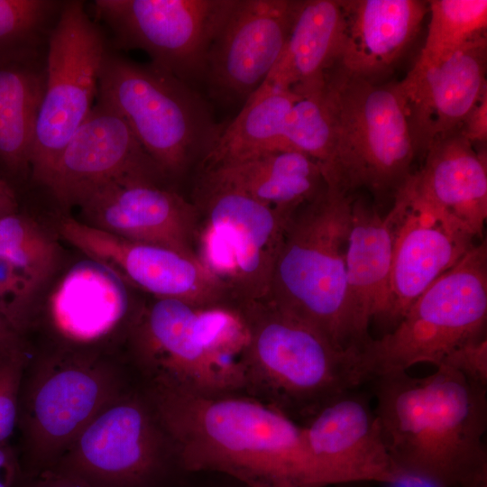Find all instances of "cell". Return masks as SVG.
Segmentation results:
<instances>
[{
    "label": "cell",
    "instance_id": "obj_15",
    "mask_svg": "<svg viewBox=\"0 0 487 487\" xmlns=\"http://www.w3.org/2000/svg\"><path fill=\"white\" fill-rule=\"evenodd\" d=\"M299 0H234L206 60L210 94L226 103L244 102L276 65L286 44Z\"/></svg>",
    "mask_w": 487,
    "mask_h": 487
},
{
    "label": "cell",
    "instance_id": "obj_41",
    "mask_svg": "<svg viewBox=\"0 0 487 487\" xmlns=\"http://www.w3.org/2000/svg\"><path fill=\"white\" fill-rule=\"evenodd\" d=\"M18 200L14 186L0 174V219L17 212Z\"/></svg>",
    "mask_w": 487,
    "mask_h": 487
},
{
    "label": "cell",
    "instance_id": "obj_38",
    "mask_svg": "<svg viewBox=\"0 0 487 487\" xmlns=\"http://www.w3.org/2000/svg\"><path fill=\"white\" fill-rule=\"evenodd\" d=\"M22 473L17 449L0 443V487H14Z\"/></svg>",
    "mask_w": 487,
    "mask_h": 487
},
{
    "label": "cell",
    "instance_id": "obj_35",
    "mask_svg": "<svg viewBox=\"0 0 487 487\" xmlns=\"http://www.w3.org/2000/svg\"><path fill=\"white\" fill-rule=\"evenodd\" d=\"M467 141L475 143H486L487 141V90L465 116L458 131Z\"/></svg>",
    "mask_w": 487,
    "mask_h": 487
},
{
    "label": "cell",
    "instance_id": "obj_29",
    "mask_svg": "<svg viewBox=\"0 0 487 487\" xmlns=\"http://www.w3.org/2000/svg\"><path fill=\"white\" fill-rule=\"evenodd\" d=\"M65 1L0 0V65L46 57Z\"/></svg>",
    "mask_w": 487,
    "mask_h": 487
},
{
    "label": "cell",
    "instance_id": "obj_40",
    "mask_svg": "<svg viewBox=\"0 0 487 487\" xmlns=\"http://www.w3.org/2000/svg\"><path fill=\"white\" fill-rule=\"evenodd\" d=\"M25 347L23 335L0 315V358Z\"/></svg>",
    "mask_w": 487,
    "mask_h": 487
},
{
    "label": "cell",
    "instance_id": "obj_13",
    "mask_svg": "<svg viewBox=\"0 0 487 487\" xmlns=\"http://www.w3.org/2000/svg\"><path fill=\"white\" fill-rule=\"evenodd\" d=\"M234 0H96L113 50H141L181 81L204 78L210 44Z\"/></svg>",
    "mask_w": 487,
    "mask_h": 487
},
{
    "label": "cell",
    "instance_id": "obj_27",
    "mask_svg": "<svg viewBox=\"0 0 487 487\" xmlns=\"http://www.w3.org/2000/svg\"><path fill=\"white\" fill-rule=\"evenodd\" d=\"M46 57L0 65V174L31 177V155L45 84Z\"/></svg>",
    "mask_w": 487,
    "mask_h": 487
},
{
    "label": "cell",
    "instance_id": "obj_1",
    "mask_svg": "<svg viewBox=\"0 0 487 487\" xmlns=\"http://www.w3.org/2000/svg\"><path fill=\"white\" fill-rule=\"evenodd\" d=\"M185 473L216 472L250 487H316L303 427L245 394L142 389Z\"/></svg>",
    "mask_w": 487,
    "mask_h": 487
},
{
    "label": "cell",
    "instance_id": "obj_43",
    "mask_svg": "<svg viewBox=\"0 0 487 487\" xmlns=\"http://www.w3.org/2000/svg\"><path fill=\"white\" fill-rule=\"evenodd\" d=\"M355 484L357 483H339V484L326 485L323 487H357L355 486Z\"/></svg>",
    "mask_w": 487,
    "mask_h": 487
},
{
    "label": "cell",
    "instance_id": "obj_20",
    "mask_svg": "<svg viewBox=\"0 0 487 487\" xmlns=\"http://www.w3.org/2000/svg\"><path fill=\"white\" fill-rule=\"evenodd\" d=\"M487 38L481 33L451 56L429 66H413L398 86L418 151L460 130L487 90Z\"/></svg>",
    "mask_w": 487,
    "mask_h": 487
},
{
    "label": "cell",
    "instance_id": "obj_4",
    "mask_svg": "<svg viewBox=\"0 0 487 487\" xmlns=\"http://www.w3.org/2000/svg\"><path fill=\"white\" fill-rule=\"evenodd\" d=\"M352 194L326 188L286 222L266 299L306 320L336 346L363 351L350 317L345 254Z\"/></svg>",
    "mask_w": 487,
    "mask_h": 487
},
{
    "label": "cell",
    "instance_id": "obj_31",
    "mask_svg": "<svg viewBox=\"0 0 487 487\" xmlns=\"http://www.w3.org/2000/svg\"><path fill=\"white\" fill-rule=\"evenodd\" d=\"M0 257L39 287L54 272L60 250L54 239L35 221L15 212L0 219Z\"/></svg>",
    "mask_w": 487,
    "mask_h": 487
},
{
    "label": "cell",
    "instance_id": "obj_9",
    "mask_svg": "<svg viewBox=\"0 0 487 487\" xmlns=\"http://www.w3.org/2000/svg\"><path fill=\"white\" fill-rule=\"evenodd\" d=\"M487 243L476 244L409 306L392 330L361 353L369 381L421 363L439 366L461 344L486 334Z\"/></svg>",
    "mask_w": 487,
    "mask_h": 487
},
{
    "label": "cell",
    "instance_id": "obj_32",
    "mask_svg": "<svg viewBox=\"0 0 487 487\" xmlns=\"http://www.w3.org/2000/svg\"><path fill=\"white\" fill-rule=\"evenodd\" d=\"M323 91L300 96L285 122L283 140L287 151H296L315 160L326 181L332 162V126Z\"/></svg>",
    "mask_w": 487,
    "mask_h": 487
},
{
    "label": "cell",
    "instance_id": "obj_33",
    "mask_svg": "<svg viewBox=\"0 0 487 487\" xmlns=\"http://www.w3.org/2000/svg\"><path fill=\"white\" fill-rule=\"evenodd\" d=\"M28 360L27 347L0 358V443H9L16 429L20 389Z\"/></svg>",
    "mask_w": 487,
    "mask_h": 487
},
{
    "label": "cell",
    "instance_id": "obj_3",
    "mask_svg": "<svg viewBox=\"0 0 487 487\" xmlns=\"http://www.w3.org/2000/svg\"><path fill=\"white\" fill-rule=\"evenodd\" d=\"M237 307L248 330L245 395L306 424L368 381L361 352L339 348L295 314L268 299Z\"/></svg>",
    "mask_w": 487,
    "mask_h": 487
},
{
    "label": "cell",
    "instance_id": "obj_26",
    "mask_svg": "<svg viewBox=\"0 0 487 487\" xmlns=\"http://www.w3.org/2000/svg\"><path fill=\"white\" fill-rule=\"evenodd\" d=\"M200 175L289 215L326 188L320 165L296 151L266 153Z\"/></svg>",
    "mask_w": 487,
    "mask_h": 487
},
{
    "label": "cell",
    "instance_id": "obj_7",
    "mask_svg": "<svg viewBox=\"0 0 487 487\" xmlns=\"http://www.w3.org/2000/svg\"><path fill=\"white\" fill-rule=\"evenodd\" d=\"M131 389L127 373L96 351L69 347L29 357L16 424L23 473L52 469L87 425Z\"/></svg>",
    "mask_w": 487,
    "mask_h": 487
},
{
    "label": "cell",
    "instance_id": "obj_34",
    "mask_svg": "<svg viewBox=\"0 0 487 487\" xmlns=\"http://www.w3.org/2000/svg\"><path fill=\"white\" fill-rule=\"evenodd\" d=\"M441 364L457 371L473 383L487 388L486 334L455 347Z\"/></svg>",
    "mask_w": 487,
    "mask_h": 487
},
{
    "label": "cell",
    "instance_id": "obj_18",
    "mask_svg": "<svg viewBox=\"0 0 487 487\" xmlns=\"http://www.w3.org/2000/svg\"><path fill=\"white\" fill-rule=\"evenodd\" d=\"M163 179L124 118L96 99L59 156L44 188L60 206L69 208L113 181Z\"/></svg>",
    "mask_w": 487,
    "mask_h": 487
},
{
    "label": "cell",
    "instance_id": "obj_2",
    "mask_svg": "<svg viewBox=\"0 0 487 487\" xmlns=\"http://www.w3.org/2000/svg\"><path fill=\"white\" fill-rule=\"evenodd\" d=\"M374 412L402 473L455 483L487 471V388L439 365L422 378L372 377Z\"/></svg>",
    "mask_w": 487,
    "mask_h": 487
},
{
    "label": "cell",
    "instance_id": "obj_5",
    "mask_svg": "<svg viewBox=\"0 0 487 487\" xmlns=\"http://www.w3.org/2000/svg\"><path fill=\"white\" fill-rule=\"evenodd\" d=\"M322 96L333 134L326 187L347 194L366 188L393 198L413 173L417 153L398 82L369 80L336 65Z\"/></svg>",
    "mask_w": 487,
    "mask_h": 487
},
{
    "label": "cell",
    "instance_id": "obj_12",
    "mask_svg": "<svg viewBox=\"0 0 487 487\" xmlns=\"http://www.w3.org/2000/svg\"><path fill=\"white\" fill-rule=\"evenodd\" d=\"M108 49L86 4L66 0L46 52L45 84L31 155V179L44 187L64 147L90 114Z\"/></svg>",
    "mask_w": 487,
    "mask_h": 487
},
{
    "label": "cell",
    "instance_id": "obj_21",
    "mask_svg": "<svg viewBox=\"0 0 487 487\" xmlns=\"http://www.w3.org/2000/svg\"><path fill=\"white\" fill-rule=\"evenodd\" d=\"M397 211L385 215L375 207L354 200L345 264L347 299L353 326L363 350L372 339V319L385 322L390 309L391 274Z\"/></svg>",
    "mask_w": 487,
    "mask_h": 487
},
{
    "label": "cell",
    "instance_id": "obj_36",
    "mask_svg": "<svg viewBox=\"0 0 487 487\" xmlns=\"http://www.w3.org/2000/svg\"><path fill=\"white\" fill-rule=\"evenodd\" d=\"M14 487H90L81 479L60 473L46 470L36 473H22Z\"/></svg>",
    "mask_w": 487,
    "mask_h": 487
},
{
    "label": "cell",
    "instance_id": "obj_39",
    "mask_svg": "<svg viewBox=\"0 0 487 487\" xmlns=\"http://www.w3.org/2000/svg\"><path fill=\"white\" fill-rule=\"evenodd\" d=\"M179 487H250L244 482L216 472L188 473Z\"/></svg>",
    "mask_w": 487,
    "mask_h": 487
},
{
    "label": "cell",
    "instance_id": "obj_11",
    "mask_svg": "<svg viewBox=\"0 0 487 487\" xmlns=\"http://www.w3.org/2000/svg\"><path fill=\"white\" fill-rule=\"evenodd\" d=\"M197 256L234 305L268 298L277 253L291 216L200 175Z\"/></svg>",
    "mask_w": 487,
    "mask_h": 487
},
{
    "label": "cell",
    "instance_id": "obj_42",
    "mask_svg": "<svg viewBox=\"0 0 487 487\" xmlns=\"http://www.w3.org/2000/svg\"><path fill=\"white\" fill-rule=\"evenodd\" d=\"M0 315H2L14 326L13 311H12L11 306L1 293H0Z\"/></svg>",
    "mask_w": 487,
    "mask_h": 487
},
{
    "label": "cell",
    "instance_id": "obj_25",
    "mask_svg": "<svg viewBox=\"0 0 487 487\" xmlns=\"http://www.w3.org/2000/svg\"><path fill=\"white\" fill-rule=\"evenodd\" d=\"M128 308L122 280L92 261L75 266L51 301L54 328L72 348L87 349L112 334Z\"/></svg>",
    "mask_w": 487,
    "mask_h": 487
},
{
    "label": "cell",
    "instance_id": "obj_23",
    "mask_svg": "<svg viewBox=\"0 0 487 487\" xmlns=\"http://www.w3.org/2000/svg\"><path fill=\"white\" fill-rule=\"evenodd\" d=\"M418 194L482 239L487 218V156L459 132L426 151L422 169L412 173Z\"/></svg>",
    "mask_w": 487,
    "mask_h": 487
},
{
    "label": "cell",
    "instance_id": "obj_16",
    "mask_svg": "<svg viewBox=\"0 0 487 487\" xmlns=\"http://www.w3.org/2000/svg\"><path fill=\"white\" fill-rule=\"evenodd\" d=\"M390 309L395 326L409 306L476 244L466 228L420 197L412 174L398 189Z\"/></svg>",
    "mask_w": 487,
    "mask_h": 487
},
{
    "label": "cell",
    "instance_id": "obj_10",
    "mask_svg": "<svg viewBox=\"0 0 487 487\" xmlns=\"http://www.w3.org/2000/svg\"><path fill=\"white\" fill-rule=\"evenodd\" d=\"M90 487H179L187 473L143 390L102 409L54 467Z\"/></svg>",
    "mask_w": 487,
    "mask_h": 487
},
{
    "label": "cell",
    "instance_id": "obj_30",
    "mask_svg": "<svg viewBox=\"0 0 487 487\" xmlns=\"http://www.w3.org/2000/svg\"><path fill=\"white\" fill-rule=\"evenodd\" d=\"M425 44L415 66L434 65L486 32V0H433Z\"/></svg>",
    "mask_w": 487,
    "mask_h": 487
},
{
    "label": "cell",
    "instance_id": "obj_24",
    "mask_svg": "<svg viewBox=\"0 0 487 487\" xmlns=\"http://www.w3.org/2000/svg\"><path fill=\"white\" fill-rule=\"evenodd\" d=\"M343 32L340 0H299L284 49L262 84L300 96L320 94L338 64Z\"/></svg>",
    "mask_w": 487,
    "mask_h": 487
},
{
    "label": "cell",
    "instance_id": "obj_28",
    "mask_svg": "<svg viewBox=\"0 0 487 487\" xmlns=\"http://www.w3.org/2000/svg\"><path fill=\"white\" fill-rule=\"evenodd\" d=\"M300 97L290 89L262 84L224 128L200 161L201 171L266 153L287 151L283 131L287 115Z\"/></svg>",
    "mask_w": 487,
    "mask_h": 487
},
{
    "label": "cell",
    "instance_id": "obj_19",
    "mask_svg": "<svg viewBox=\"0 0 487 487\" xmlns=\"http://www.w3.org/2000/svg\"><path fill=\"white\" fill-rule=\"evenodd\" d=\"M78 207L89 225L198 259V209L160 182L113 181L94 190Z\"/></svg>",
    "mask_w": 487,
    "mask_h": 487
},
{
    "label": "cell",
    "instance_id": "obj_37",
    "mask_svg": "<svg viewBox=\"0 0 487 487\" xmlns=\"http://www.w3.org/2000/svg\"><path fill=\"white\" fill-rule=\"evenodd\" d=\"M388 487H487V471L482 472L464 481L446 483L408 473L402 474Z\"/></svg>",
    "mask_w": 487,
    "mask_h": 487
},
{
    "label": "cell",
    "instance_id": "obj_22",
    "mask_svg": "<svg viewBox=\"0 0 487 487\" xmlns=\"http://www.w3.org/2000/svg\"><path fill=\"white\" fill-rule=\"evenodd\" d=\"M344 32L338 66L374 80L389 72L417 37L428 2L340 0Z\"/></svg>",
    "mask_w": 487,
    "mask_h": 487
},
{
    "label": "cell",
    "instance_id": "obj_6",
    "mask_svg": "<svg viewBox=\"0 0 487 487\" xmlns=\"http://www.w3.org/2000/svg\"><path fill=\"white\" fill-rule=\"evenodd\" d=\"M129 340L146 386L201 395L245 394L242 338L218 307L155 299L133 318Z\"/></svg>",
    "mask_w": 487,
    "mask_h": 487
},
{
    "label": "cell",
    "instance_id": "obj_17",
    "mask_svg": "<svg viewBox=\"0 0 487 487\" xmlns=\"http://www.w3.org/2000/svg\"><path fill=\"white\" fill-rule=\"evenodd\" d=\"M302 427L316 487L390 484L402 474L374 410L354 390L326 405Z\"/></svg>",
    "mask_w": 487,
    "mask_h": 487
},
{
    "label": "cell",
    "instance_id": "obj_8",
    "mask_svg": "<svg viewBox=\"0 0 487 487\" xmlns=\"http://www.w3.org/2000/svg\"><path fill=\"white\" fill-rule=\"evenodd\" d=\"M96 99L115 109L165 178L202 161L222 129L190 87L152 63L133 61L109 47Z\"/></svg>",
    "mask_w": 487,
    "mask_h": 487
},
{
    "label": "cell",
    "instance_id": "obj_14",
    "mask_svg": "<svg viewBox=\"0 0 487 487\" xmlns=\"http://www.w3.org/2000/svg\"><path fill=\"white\" fill-rule=\"evenodd\" d=\"M58 228L92 261L155 299H177L196 308L234 304L224 284L198 259L128 240L69 216L62 217Z\"/></svg>",
    "mask_w": 487,
    "mask_h": 487
}]
</instances>
